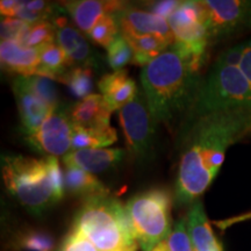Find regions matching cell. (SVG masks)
Wrapping results in <instances>:
<instances>
[{
	"label": "cell",
	"instance_id": "f1b7e54d",
	"mask_svg": "<svg viewBox=\"0 0 251 251\" xmlns=\"http://www.w3.org/2000/svg\"><path fill=\"white\" fill-rule=\"evenodd\" d=\"M133 49L121 34L107 48V63L113 71L122 70L124 67L133 62Z\"/></svg>",
	"mask_w": 251,
	"mask_h": 251
},
{
	"label": "cell",
	"instance_id": "83f0119b",
	"mask_svg": "<svg viewBox=\"0 0 251 251\" xmlns=\"http://www.w3.org/2000/svg\"><path fill=\"white\" fill-rule=\"evenodd\" d=\"M57 29L50 21H41L29 26L26 37H25L23 47L26 48H39L43 45L56 42Z\"/></svg>",
	"mask_w": 251,
	"mask_h": 251
},
{
	"label": "cell",
	"instance_id": "4316f807",
	"mask_svg": "<svg viewBox=\"0 0 251 251\" xmlns=\"http://www.w3.org/2000/svg\"><path fill=\"white\" fill-rule=\"evenodd\" d=\"M119 35H120V27L115 14H106L96 24L87 36L93 43L107 49Z\"/></svg>",
	"mask_w": 251,
	"mask_h": 251
},
{
	"label": "cell",
	"instance_id": "5b68a950",
	"mask_svg": "<svg viewBox=\"0 0 251 251\" xmlns=\"http://www.w3.org/2000/svg\"><path fill=\"white\" fill-rule=\"evenodd\" d=\"M214 112H244L251 115V85L238 65L220 59L202 79L192 107L181 122Z\"/></svg>",
	"mask_w": 251,
	"mask_h": 251
},
{
	"label": "cell",
	"instance_id": "836d02e7",
	"mask_svg": "<svg viewBox=\"0 0 251 251\" xmlns=\"http://www.w3.org/2000/svg\"><path fill=\"white\" fill-rule=\"evenodd\" d=\"M243 43V52L242 57H241L240 67L241 70L244 74V76L247 77V79L249 80L251 85V39L244 41Z\"/></svg>",
	"mask_w": 251,
	"mask_h": 251
},
{
	"label": "cell",
	"instance_id": "4fadbf2b",
	"mask_svg": "<svg viewBox=\"0 0 251 251\" xmlns=\"http://www.w3.org/2000/svg\"><path fill=\"white\" fill-rule=\"evenodd\" d=\"M75 25L89 35L96 24L106 14H115L127 7L124 1H103V0H71L62 2Z\"/></svg>",
	"mask_w": 251,
	"mask_h": 251
},
{
	"label": "cell",
	"instance_id": "d6a6232c",
	"mask_svg": "<svg viewBox=\"0 0 251 251\" xmlns=\"http://www.w3.org/2000/svg\"><path fill=\"white\" fill-rule=\"evenodd\" d=\"M180 1H175V0H164V1H153L149 2V5H146L144 7L150 13H153L158 17L164 18L168 20L171 17V14L176 11Z\"/></svg>",
	"mask_w": 251,
	"mask_h": 251
},
{
	"label": "cell",
	"instance_id": "ffe728a7",
	"mask_svg": "<svg viewBox=\"0 0 251 251\" xmlns=\"http://www.w3.org/2000/svg\"><path fill=\"white\" fill-rule=\"evenodd\" d=\"M65 192L85 199L96 196L108 194V188L93 174L77 168H67L64 171Z\"/></svg>",
	"mask_w": 251,
	"mask_h": 251
},
{
	"label": "cell",
	"instance_id": "5bb4252c",
	"mask_svg": "<svg viewBox=\"0 0 251 251\" xmlns=\"http://www.w3.org/2000/svg\"><path fill=\"white\" fill-rule=\"evenodd\" d=\"M56 42L64 50L70 67H87L96 69L99 65V55L91 48L89 41L79 29L65 25L57 29Z\"/></svg>",
	"mask_w": 251,
	"mask_h": 251
},
{
	"label": "cell",
	"instance_id": "52a82bcc",
	"mask_svg": "<svg viewBox=\"0 0 251 251\" xmlns=\"http://www.w3.org/2000/svg\"><path fill=\"white\" fill-rule=\"evenodd\" d=\"M174 33V46L199 72L206 59L209 45L208 31L199 0L180 1L179 6L168 19Z\"/></svg>",
	"mask_w": 251,
	"mask_h": 251
},
{
	"label": "cell",
	"instance_id": "7c38bea8",
	"mask_svg": "<svg viewBox=\"0 0 251 251\" xmlns=\"http://www.w3.org/2000/svg\"><path fill=\"white\" fill-rule=\"evenodd\" d=\"M13 93L18 105L24 135H28L39 129L55 112L28 89L20 76L14 78Z\"/></svg>",
	"mask_w": 251,
	"mask_h": 251
},
{
	"label": "cell",
	"instance_id": "e575fe53",
	"mask_svg": "<svg viewBox=\"0 0 251 251\" xmlns=\"http://www.w3.org/2000/svg\"><path fill=\"white\" fill-rule=\"evenodd\" d=\"M20 1L14 0H1L0 1V13L5 18H17Z\"/></svg>",
	"mask_w": 251,
	"mask_h": 251
},
{
	"label": "cell",
	"instance_id": "603a6c76",
	"mask_svg": "<svg viewBox=\"0 0 251 251\" xmlns=\"http://www.w3.org/2000/svg\"><path fill=\"white\" fill-rule=\"evenodd\" d=\"M37 52L42 67V77L49 79H59L70 67L64 50L57 43H48L39 47Z\"/></svg>",
	"mask_w": 251,
	"mask_h": 251
},
{
	"label": "cell",
	"instance_id": "484cf974",
	"mask_svg": "<svg viewBox=\"0 0 251 251\" xmlns=\"http://www.w3.org/2000/svg\"><path fill=\"white\" fill-rule=\"evenodd\" d=\"M26 86L36 97L45 101L54 111L59 108V96L57 87L52 79L42 76H20Z\"/></svg>",
	"mask_w": 251,
	"mask_h": 251
},
{
	"label": "cell",
	"instance_id": "cb8c5ba5",
	"mask_svg": "<svg viewBox=\"0 0 251 251\" xmlns=\"http://www.w3.org/2000/svg\"><path fill=\"white\" fill-rule=\"evenodd\" d=\"M94 70L87 67H72L58 80L69 87L72 96L77 99H84L92 94Z\"/></svg>",
	"mask_w": 251,
	"mask_h": 251
},
{
	"label": "cell",
	"instance_id": "30bf717a",
	"mask_svg": "<svg viewBox=\"0 0 251 251\" xmlns=\"http://www.w3.org/2000/svg\"><path fill=\"white\" fill-rule=\"evenodd\" d=\"M72 134L74 124L69 113L59 107L39 129L24 135V140L27 146L41 155L58 158L72 151Z\"/></svg>",
	"mask_w": 251,
	"mask_h": 251
},
{
	"label": "cell",
	"instance_id": "e0dca14e",
	"mask_svg": "<svg viewBox=\"0 0 251 251\" xmlns=\"http://www.w3.org/2000/svg\"><path fill=\"white\" fill-rule=\"evenodd\" d=\"M113 111L101 94L92 93L69 109L72 124L84 128H107Z\"/></svg>",
	"mask_w": 251,
	"mask_h": 251
},
{
	"label": "cell",
	"instance_id": "d6986e66",
	"mask_svg": "<svg viewBox=\"0 0 251 251\" xmlns=\"http://www.w3.org/2000/svg\"><path fill=\"white\" fill-rule=\"evenodd\" d=\"M186 224L194 251H224L200 200L191 205L186 216Z\"/></svg>",
	"mask_w": 251,
	"mask_h": 251
},
{
	"label": "cell",
	"instance_id": "7a4b0ae2",
	"mask_svg": "<svg viewBox=\"0 0 251 251\" xmlns=\"http://www.w3.org/2000/svg\"><path fill=\"white\" fill-rule=\"evenodd\" d=\"M142 91L156 124L170 126L192 107L202 79L172 45L141 71Z\"/></svg>",
	"mask_w": 251,
	"mask_h": 251
},
{
	"label": "cell",
	"instance_id": "8992f818",
	"mask_svg": "<svg viewBox=\"0 0 251 251\" xmlns=\"http://www.w3.org/2000/svg\"><path fill=\"white\" fill-rule=\"evenodd\" d=\"M171 192L151 188L135 194L126 203V213L134 237L143 251L166 240L171 233Z\"/></svg>",
	"mask_w": 251,
	"mask_h": 251
},
{
	"label": "cell",
	"instance_id": "ac0fdd59",
	"mask_svg": "<svg viewBox=\"0 0 251 251\" xmlns=\"http://www.w3.org/2000/svg\"><path fill=\"white\" fill-rule=\"evenodd\" d=\"M98 87L113 112L120 111L139 92L136 83L124 69L103 75L98 81Z\"/></svg>",
	"mask_w": 251,
	"mask_h": 251
},
{
	"label": "cell",
	"instance_id": "1f68e13d",
	"mask_svg": "<svg viewBox=\"0 0 251 251\" xmlns=\"http://www.w3.org/2000/svg\"><path fill=\"white\" fill-rule=\"evenodd\" d=\"M57 251H99L90 240L71 228Z\"/></svg>",
	"mask_w": 251,
	"mask_h": 251
},
{
	"label": "cell",
	"instance_id": "7402d4cb",
	"mask_svg": "<svg viewBox=\"0 0 251 251\" xmlns=\"http://www.w3.org/2000/svg\"><path fill=\"white\" fill-rule=\"evenodd\" d=\"M134 51L133 64L146 67L172 46L169 41L155 35L125 37Z\"/></svg>",
	"mask_w": 251,
	"mask_h": 251
},
{
	"label": "cell",
	"instance_id": "f546056e",
	"mask_svg": "<svg viewBox=\"0 0 251 251\" xmlns=\"http://www.w3.org/2000/svg\"><path fill=\"white\" fill-rule=\"evenodd\" d=\"M29 24L18 18H5L1 20V41H15L23 45Z\"/></svg>",
	"mask_w": 251,
	"mask_h": 251
},
{
	"label": "cell",
	"instance_id": "6da1fadb",
	"mask_svg": "<svg viewBox=\"0 0 251 251\" xmlns=\"http://www.w3.org/2000/svg\"><path fill=\"white\" fill-rule=\"evenodd\" d=\"M180 126L183 150L175 197L179 205H192L215 179L229 147L251 135V115L214 112Z\"/></svg>",
	"mask_w": 251,
	"mask_h": 251
},
{
	"label": "cell",
	"instance_id": "8fae6325",
	"mask_svg": "<svg viewBox=\"0 0 251 251\" xmlns=\"http://www.w3.org/2000/svg\"><path fill=\"white\" fill-rule=\"evenodd\" d=\"M115 17L120 27V34L124 37L155 35L169 41L171 45L175 43L174 33L168 20L146 9H139L128 5L115 13Z\"/></svg>",
	"mask_w": 251,
	"mask_h": 251
},
{
	"label": "cell",
	"instance_id": "2e32d148",
	"mask_svg": "<svg viewBox=\"0 0 251 251\" xmlns=\"http://www.w3.org/2000/svg\"><path fill=\"white\" fill-rule=\"evenodd\" d=\"M0 61L2 70L18 74V76H41L42 67L35 48H26L15 41H1Z\"/></svg>",
	"mask_w": 251,
	"mask_h": 251
},
{
	"label": "cell",
	"instance_id": "d590c367",
	"mask_svg": "<svg viewBox=\"0 0 251 251\" xmlns=\"http://www.w3.org/2000/svg\"><path fill=\"white\" fill-rule=\"evenodd\" d=\"M249 220H251V212H248V213H244V214L234 216V218H229V219H226V220H221V221H215L214 225L218 228L222 229V230H225V229L231 227V226H234V225H236V224H240V222L249 221Z\"/></svg>",
	"mask_w": 251,
	"mask_h": 251
},
{
	"label": "cell",
	"instance_id": "4dcf8cb0",
	"mask_svg": "<svg viewBox=\"0 0 251 251\" xmlns=\"http://www.w3.org/2000/svg\"><path fill=\"white\" fill-rule=\"evenodd\" d=\"M168 243L170 251H194L187 231L186 219H180L176 222L168 237Z\"/></svg>",
	"mask_w": 251,
	"mask_h": 251
},
{
	"label": "cell",
	"instance_id": "277c9868",
	"mask_svg": "<svg viewBox=\"0 0 251 251\" xmlns=\"http://www.w3.org/2000/svg\"><path fill=\"white\" fill-rule=\"evenodd\" d=\"M72 229L84 235L99 251H136L139 247L126 207L109 193L85 199L75 216Z\"/></svg>",
	"mask_w": 251,
	"mask_h": 251
},
{
	"label": "cell",
	"instance_id": "9c48e42d",
	"mask_svg": "<svg viewBox=\"0 0 251 251\" xmlns=\"http://www.w3.org/2000/svg\"><path fill=\"white\" fill-rule=\"evenodd\" d=\"M209 43L251 29V0H199Z\"/></svg>",
	"mask_w": 251,
	"mask_h": 251
},
{
	"label": "cell",
	"instance_id": "44dd1931",
	"mask_svg": "<svg viewBox=\"0 0 251 251\" xmlns=\"http://www.w3.org/2000/svg\"><path fill=\"white\" fill-rule=\"evenodd\" d=\"M118 140L117 130L107 128H84L74 125L72 151L79 149H103Z\"/></svg>",
	"mask_w": 251,
	"mask_h": 251
},
{
	"label": "cell",
	"instance_id": "9a60e30c",
	"mask_svg": "<svg viewBox=\"0 0 251 251\" xmlns=\"http://www.w3.org/2000/svg\"><path fill=\"white\" fill-rule=\"evenodd\" d=\"M125 150L117 149H79L63 157L65 168H77L90 174H101L114 169L121 163Z\"/></svg>",
	"mask_w": 251,
	"mask_h": 251
},
{
	"label": "cell",
	"instance_id": "d4e9b609",
	"mask_svg": "<svg viewBox=\"0 0 251 251\" xmlns=\"http://www.w3.org/2000/svg\"><path fill=\"white\" fill-rule=\"evenodd\" d=\"M12 247L15 251H54L55 240L47 231L27 229L14 237Z\"/></svg>",
	"mask_w": 251,
	"mask_h": 251
},
{
	"label": "cell",
	"instance_id": "3957f363",
	"mask_svg": "<svg viewBox=\"0 0 251 251\" xmlns=\"http://www.w3.org/2000/svg\"><path fill=\"white\" fill-rule=\"evenodd\" d=\"M1 177L8 193L34 215H42L65 193L57 157L2 155Z\"/></svg>",
	"mask_w": 251,
	"mask_h": 251
},
{
	"label": "cell",
	"instance_id": "ba28073f",
	"mask_svg": "<svg viewBox=\"0 0 251 251\" xmlns=\"http://www.w3.org/2000/svg\"><path fill=\"white\" fill-rule=\"evenodd\" d=\"M119 119L128 152L139 161L152 158L157 124L151 117L142 89L119 111Z\"/></svg>",
	"mask_w": 251,
	"mask_h": 251
}]
</instances>
